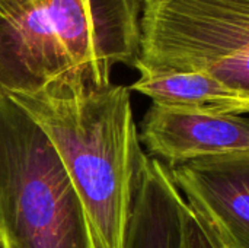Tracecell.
Instances as JSON below:
<instances>
[{
    "label": "cell",
    "mask_w": 249,
    "mask_h": 248,
    "mask_svg": "<svg viewBox=\"0 0 249 248\" xmlns=\"http://www.w3.org/2000/svg\"><path fill=\"white\" fill-rule=\"evenodd\" d=\"M6 95L50 140L99 247L124 248L144 153L130 89L112 82L101 86L67 83Z\"/></svg>",
    "instance_id": "1"
},
{
    "label": "cell",
    "mask_w": 249,
    "mask_h": 248,
    "mask_svg": "<svg viewBox=\"0 0 249 248\" xmlns=\"http://www.w3.org/2000/svg\"><path fill=\"white\" fill-rule=\"evenodd\" d=\"M143 0H28L0 18V89L109 85L140 56Z\"/></svg>",
    "instance_id": "2"
},
{
    "label": "cell",
    "mask_w": 249,
    "mask_h": 248,
    "mask_svg": "<svg viewBox=\"0 0 249 248\" xmlns=\"http://www.w3.org/2000/svg\"><path fill=\"white\" fill-rule=\"evenodd\" d=\"M0 238L3 248H101L50 140L1 89Z\"/></svg>",
    "instance_id": "3"
},
{
    "label": "cell",
    "mask_w": 249,
    "mask_h": 248,
    "mask_svg": "<svg viewBox=\"0 0 249 248\" xmlns=\"http://www.w3.org/2000/svg\"><path fill=\"white\" fill-rule=\"evenodd\" d=\"M140 34L134 69L194 70L249 56V0H143Z\"/></svg>",
    "instance_id": "4"
},
{
    "label": "cell",
    "mask_w": 249,
    "mask_h": 248,
    "mask_svg": "<svg viewBox=\"0 0 249 248\" xmlns=\"http://www.w3.org/2000/svg\"><path fill=\"white\" fill-rule=\"evenodd\" d=\"M188 209L225 248H249V151L168 168Z\"/></svg>",
    "instance_id": "5"
},
{
    "label": "cell",
    "mask_w": 249,
    "mask_h": 248,
    "mask_svg": "<svg viewBox=\"0 0 249 248\" xmlns=\"http://www.w3.org/2000/svg\"><path fill=\"white\" fill-rule=\"evenodd\" d=\"M150 153L168 168L249 151V120L239 114L152 104L139 133Z\"/></svg>",
    "instance_id": "6"
},
{
    "label": "cell",
    "mask_w": 249,
    "mask_h": 248,
    "mask_svg": "<svg viewBox=\"0 0 249 248\" xmlns=\"http://www.w3.org/2000/svg\"><path fill=\"white\" fill-rule=\"evenodd\" d=\"M136 70L140 76L128 89L146 95L152 104L239 115L248 113L245 101L235 91L206 72L160 70L142 66H137Z\"/></svg>",
    "instance_id": "7"
},
{
    "label": "cell",
    "mask_w": 249,
    "mask_h": 248,
    "mask_svg": "<svg viewBox=\"0 0 249 248\" xmlns=\"http://www.w3.org/2000/svg\"><path fill=\"white\" fill-rule=\"evenodd\" d=\"M184 248H225L187 208L184 212Z\"/></svg>",
    "instance_id": "8"
},
{
    "label": "cell",
    "mask_w": 249,
    "mask_h": 248,
    "mask_svg": "<svg viewBox=\"0 0 249 248\" xmlns=\"http://www.w3.org/2000/svg\"><path fill=\"white\" fill-rule=\"evenodd\" d=\"M28 0H0V18H4L15 12L19 6H22Z\"/></svg>",
    "instance_id": "9"
},
{
    "label": "cell",
    "mask_w": 249,
    "mask_h": 248,
    "mask_svg": "<svg viewBox=\"0 0 249 248\" xmlns=\"http://www.w3.org/2000/svg\"><path fill=\"white\" fill-rule=\"evenodd\" d=\"M0 248H3V244H1V238H0Z\"/></svg>",
    "instance_id": "10"
}]
</instances>
